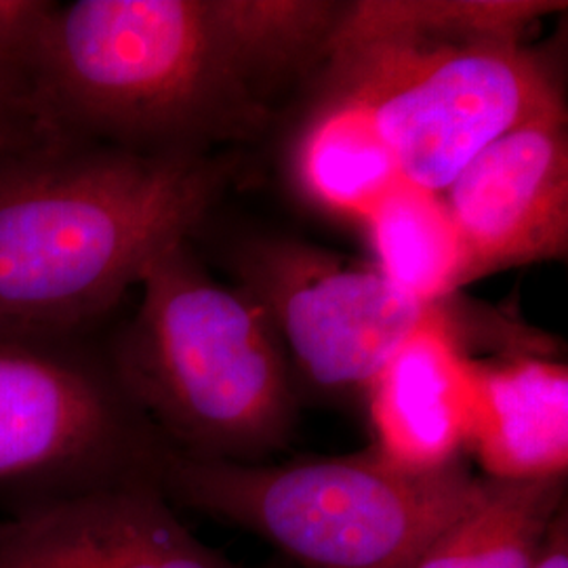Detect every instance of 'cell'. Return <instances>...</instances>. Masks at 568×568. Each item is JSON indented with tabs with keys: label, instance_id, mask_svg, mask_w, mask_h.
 I'll use <instances>...</instances> for the list:
<instances>
[{
	"label": "cell",
	"instance_id": "obj_1",
	"mask_svg": "<svg viewBox=\"0 0 568 568\" xmlns=\"http://www.w3.org/2000/svg\"><path fill=\"white\" fill-rule=\"evenodd\" d=\"M227 159L53 142L0 164V339L91 335L203 227Z\"/></svg>",
	"mask_w": 568,
	"mask_h": 568
},
{
	"label": "cell",
	"instance_id": "obj_2",
	"mask_svg": "<svg viewBox=\"0 0 568 568\" xmlns=\"http://www.w3.org/2000/svg\"><path fill=\"white\" fill-rule=\"evenodd\" d=\"M567 2L354 0L323 98L361 103L406 182L443 192L488 143L567 108L560 61L528 39Z\"/></svg>",
	"mask_w": 568,
	"mask_h": 568
},
{
	"label": "cell",
	"instance_id": "obj_3",
	"mask_svg": "<svg viewBox=\"0 0 568 568\" xmlns=\"http://www.w3.org/2000/svg\"><path fill=\"white\" fill-rule=\"evenodd\" d=\"M37 103L63 140L142 154H211L272 121L217 0L55 2Z\"/></svg>",
	"mask_w": 568,
	"mask_h": 568
},
{
	"label": "cell",
	"instance_id": "obj_4",
	"mask_svg": "<svg viewBox=\"0 0 568 568\" xmlns=\"http://www.w3.org/2000/svg\"><path fill=\"white\" fill-rule=\"evenodd\" d=\"M140 304L110 345L114 373L150 426L192 459L264 464L291 445L297 379L262 307L215 281L192 241L140 278Z\"/></svg>",
	"mask_w": 568,
	"mask_h": 568
},
{
	"label": "cell",
	"instance_id": "obj_5",
	"mask_svg": "<svg viewBox=\"0 0 568 568\" xmlns=\"http://www.w3.org/2000/svg\"><path fill=\"white\" fill-rule=\"evenodd\" d=\"M480 483L466 459L413 471L373 447L286 464L204 462L166 448L161 464L166 497L264 539L300 568H410Z\"/></svg>",
	"mask_w": 568,
	"mask_h": 568
},
{
	"label": "cell",
	"instance_id": "obj_6",
	"mask_svg": "<svg viewBox=\"0 0 568 568\" xmlns=\"http://www.w3.org/2000/svg\"><path fill=\"white\" fill-rule=\"evenodd\" d=\"M234 286L262 307L276 331L297 386L328 398H363L392 354L417 331L453 326L471 356L514 349L525 325L459 295L426 304L396 288L375 264L347 260L318 244L281 234L248 236L232 246Z\"/></svg>",
	"mask_w": 568,
	"mask_h": 568
},
{
	"label": "cell",
	"instance_id": "obj_7",
	"mask_svg": "<svg viewBox=\"0 0 568 568\" xmlns=\"http://www.w3.org/2000/svg\"><path fill=\"white\" fill-rule=\"evenodd\" d=\"M89 335L0 339V480L102 469L114 480L159 474L166 448Z\"/></svg>",
	"mask_w": 568,
	"mask_h": 568
},
{
	"label": "cell",
	"instance_id": "obj_8",
	"mask_svg": "<svg viewBox=\"0 0 568 568\" xmlns=\"http://www.w3.org/2000/svg\"><path fill=\"white\" fill-rule=\"evenodd\" d=\"M464 248V286L568 253V114L549 110L488 143L440 192Z\"/></svg>",
	"mask_w": 568,
	"mask_h": 568
},
{
	"label": "cell",
	"instance_id": "obj_9",
	"mask_svg": "<svg viewBox=\"0 0 568 568\" xmlns=\"http://www.w3.org/2000/svg\"><path fill=\"white\" fill-rule=\"evenodd\" d=\"M0 568H243L190 532L161 474L0 520Z\"/></svg>",
	"mask_w": 568,
	"mask_h": 568
},
{
	"label": "cell",
	"instance_id": "obj_10",
	"mask_svg": "<svg viewBox=\"0 0 568 568\" xmlns=\"http://www.w3.org/2000/svg\"><path fill=\"white\" fill-rule=\"evenodd\" d=\"M471 358L453 326L417 331L366 389L368 447L413 471L466 459L474 422Z\"/></svg>",
	"mask_w": 568,
	"mask_h": 568
},
{
	"label": "cell",
	"instance_id": "obj_11",
	"mask_svg": "<svg viewBox=\"0 0 568 568\" xmlns=\"http://www.w3.org/2000/svg\"><path fill=\"white\" fill-rule=\"evenodd\" d=\"M467 453L495 480L568 474V366L546 352L474 356Z\"/></svg>",
	"mask_w": 568,
	"mask_h": 568
},
{
	"label": "cell",
	"instance_id": "obj_12",
	"mask_svg": "<svg viewBox=\"0 0 568 568\" xmlns=\"http://www.w3.org/2000/svg\"><path fill=\"white\" fill-rule=\"evenodd\" d=\"M567 474L537 480L483 476L474 499L410 568H537L556 520L567 511Z\"/></svg>",
	"mask_w": 568,
	"mask_h": 568
},
{
	"label": "cell",
	"instance_id": "obj_13",
	"mask_svg": "<svg viewBox=\"0 0 568 568\" xmlns=\"http://www.w3.org/2000/svg\"><path fill=\"white\" fill-rule=\"evenodd\" d=\"M293 178L310 203L354 222L405 180L371 114L344 98H321L295 145Z\"/></svg>",
	"mask_w": 568,
	"mask_h": 568
},
{
	"label": "cell",
	"instance_id": "obj_14",
	"mask_svg": "<svg viewBox=\"0 0 568 568\" xmlns=\"http://www.w3.org/2000/svg\"><path fill=\"white\" fill-rule=\"evenodd\" d=\"M373 264L406 295L445 304L464 288V248L440 192L398 183L365 220Z\"/></svg>",
	"mask_w": 568,
	"mask_h": 568
},
{
	"label": "cell",
	"instance_id": "obj_15",
	"mask_svg": "<svg viewBox=\"0 0 568 568\" xmlns=\"http://www.w3.org/2000/svg\"><path fill=\"white\" fill-rule=\"evenodd\" d=\"M53 4L49 0H0V89L34 103L42 37Z\"/></svg>",
	"mask_w": 568,
	"mask_h": 568
},
{
	"label": "cell",
	"instance_id": "obj_16",
	"mask_svg": "<svg viewBox=\"0 0 568 568\" xmlns=\"http://www.w3.org/2000/svg\"><path fill=\"white\" fill-rule=\"evenodd\" d=\"M63 142L39 105L0 89V164L47 143Z\"/></svg>",
	"mask_w": 568,
	"mask_h": 568
},
{
	"label": "cell",
	"instance_id": "obj_17",
	"mask_svg": "<svg viewBox=\"0 0 568 568\" xmlns=\"http://www.w3.org/2000/svg\"><path fill=\"white\" fill-rule=\"evenodd\" d=\"M537 568H568V511L551 528Z\"/></svg>",
	"mask_w": 568,
	"mask_h": 568
}]
</instances>
